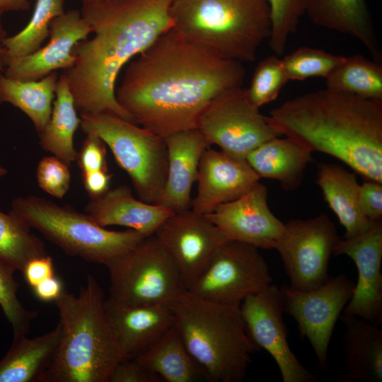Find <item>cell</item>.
Masks as SVG:
<instances>
[{"instance_id": "9", "label": "cell", "mask_w": 382, "mask_h": 382, "mask_svg": "<svg viewBox=\"0 0 382 382\" xmlns=\"http://www.w3.org/2000/svg\"><path fill=\"white\" fill-rule=\"evenodd\" d=\"M106 267L108 299L117 302L170 306L187 291L173 259L154 235L144 238Z\"/></svg>"}, {"instance_id": "14", "label": "cell", "mask_w": 382, "mask_h": 382, "mask_svg": "<svg viewBox=\"0 0 382 382\" xmlns=\"http://www.w3.org/2000/svg\"><path fill=\"white\" fill-rule=\"evenodd\" d=\"M240 311L253 343L275 361L283 382H316L318 378L298 360L287 340L280 288L273 283L246 297Z\"/></svg>"}, {"instance_id": "17", "label": "cell", "mask_w": 382, "mask_h": 382, "mask_svg": "<svg viewBox=\"0 0 382 382\" xmlns=\"http://www.w3.org/2000/svg\"><path fill=\"white\" fill-rule=\"evenodd\" d=\"M268 192L258 182L239 198L222 204L205 216L227 240L274 249L285 231V224L270 211Z\"/></svg>"}, {"instance_id": "27", "label": "cell", "mask_w": 382, "mask_h": 382, "mask_svg": "<svg viewBox=\"0 0 382 382\" xmlns=\"http://www.w3.org/2000/svg\"><path fill=\"white\" fill-rule=\"evenodd\" d=\"M60 336L58 323L53 330L39 337H13L0 360V382H40L54 357Z\"/></svg>"}, {"instance_id": "48", "label": "cell", "mask_w": 382, "mask_h": 382, "mask_svg": "<svg viewBox=\"0 0 382 382\" xmlns=\"http://www.w3.org/2000/svg\"><path fill=\"white\" fill-rule=\"evenodd\" d=\"M81 1V2H84V1H93V0H79Z\"/></svg>"}, {"instance_id": "37", "label": "cell", "mask_w": 382, "mask_h": 382, "mask_svg": "<svg viewBox=\"0 0 382 382\" xmlns=\"http://www.w3.org/2000/svg\"><path fill=\"white\" fill-rule=\"evenodd\" d=\"M271 13V32L268 39L270 50L282 55L289 37L297 29L305 13L306 0H268Z\"/></svg>"}, {"instance_id": "15", "label": "cell", "mask_w": 382, "mask_h": 382, "mask_svg": "<svg viewBox=\"0 0 382 382\" xmlns=\"http://www.w3.org/2000/svg\"><path fill=\"white\" fill-rule=\"evenodd\" d=\"M154 235L173 259L187 290L227 241L205 215L190 209L168 216Z\"/></svg>"}, {"instance_id": "34", "label": "cell", "mask_w": 382, "mask_h": 382, "mask_svg": "<svg viewBox=\"0 0 382 382\" xmlns=\"http://www.w3.org/2000/svg\"><path fill=\"white\" fill-rule=\"evenodd\" d=\"M346 57L312 47H299L282 59L289 80L326 78Z\"/></svg>"}, {"instance_id": "26", "label": "cell", "mask_w": 382, "mask_h": 382, "mask_svg": "<svg viewBox=\"0 0 382 382\" xmlns=\"http://www.w3.org/2000/svg\"><path fill=\"white\" fill-rule=\"evenodd\" d=\"M355 172L332 163L318 166L316 182L323 197L345 230L344 238L357 236L374 221L367 219L359 204V186Z\"/></svg>"}, {"instance_id": "30", "label": "cell", "mask_w": 382, "mask_h": 382, "mask_svg": "<svg viewBox=\"0 0 382 382\" xmlns=\"http://www.w3.org/2000/svg\"><path fill=\"white\" fill-rule=\"evenodd\" d=\"M58 78L57 71L36 81L16 80L0 73V103L19 108L39 134L50 118Z\"/></svg>"}, {"instance_id": "8", "label": "cell", "mask_w": 382, "mask_h": 382, "mask_svg": "<svg viewBox=\"0 0 382 382\" xmlns=\"http://www.w3.org/2000/svg\"><path fill=\"white\" fill-rule=\"evenodd\" d=\"M81 128L99 137L126 171L140 200L156 204L168 173L164 138L114 114L81 113Z\"/></svg>"}, {"instance_id": "38", "label": "cell", "mask_w": 382, "mask_h": 382, "mask_svg": "<svg viewBox=\"0 0 382 382\" xmlns=\"http://www.w3.org/2000/svg\"><path fill=\"white\" fill-rule=\"evenodd\" d=\"M36 178L38 186L46 193L62 198L70 187L69 166L54 156H45L37 164Z\"/></svg>"}, {"instance_id": "10", "label": "cell", "mask_w": 382, "mask_h": 382, "mask_svg": "<svg viewBox=\"0 0 382 382\" xmlns=\"http://www.w3.org/2000/svg\"><path fill=\"white\" fill-rule=\"evenodd\" d=\"M272 283L267 263L257 248L227 240L187 291L211 301L240 305Z\"/></svg>"}, {"instance_id": "45", "label": "cell", "mask_w": 382, "mask_h": 382, "mask_svg": "<svg viewBox=\"0 0 382 382\" xmlns=\"http://www.w3.org/2000/svg\"><path fill=\"white\" fill-rule=\"evenodd\" d=\"M30 7V0H0V10L6 11H23Z\"/></svg>"}, {"instance_id": "41", "label": "cell", "mask_w": 382, "mask_h": 382, "mask_svg": "<svg viewBox=\"0 0 382 382\" xmlns=\"http://www.w3.org/2000/svg\"><path fill=\"white\" fill-rule=\"evenodd\" d=\"M359 204L364 216L371 221L381 220L382 183L364 180L359 186Z\"/></svg>"}, {"instance_id": "18", "label": "cell", "mask_w": 382, "mask_h": 382, "mask_svg": "<svg viewBox=\"0 0 382 382\" xmlns=\"http://www.w3.org/2000/svg\"><path fill=\"white\" fill-rule=\"evenodd\" d=\"M91 28L79 10H69L50 25V41L35 52L10 59L3 74L20 81H36L58 69L68 70L74 64V46L87 39Z\"/></svg>"}, {"instance_id": "44", "label": "cell", "mask_w": 382, "mask_h": 382, "mask_svg": "<svg viewBox=\"0 0 382 382\" xmlns=\"http://www.w3.org/2000/svg\"><path fill=\"white\" fill-rule=\"evenodd\" d=\"M32 289L35 296L45 302L54 301L64 290L62 282L55 275L45 279Z\"/></svg>"}, {"instance_id": "47", "label": "cell", "mask_w": 382, "mask_h": 382, "mask_svg": "<svg viewBox=\"0 0 382 382\" xmlns=\"http://www.w3.org/2000/svg\"><path fill=\"white\" fill-rule=\"evenodd\" d=\"M6 170L0 165V178L6 175Z\"/></svg>"}, {"instance_id": "35", "label": "cell", "mask_w": 382, "mask_h": 382, "mask_svg": "<svg viewBox=\"0 0 382 382\" xmlns=\"http://www.w3.org/2000/svg\"><path fill=\"white\" fill-rule=\"evenodd\" d=\"M288 81L282 59L272 55L256 66L250 86L245 89V95L250 103L260 109L274 100Z\"/></svg>"}, {"instance_id": "28", "label": "cell", "mask_w": 382, "mask_h": 382, "mask_svg": "<svg viewBox=\"0 0 382 382\" xmlns=\"http://www.w3.org/2000/svg\"><path fill=\"white\" fill-rule=\"evenodd\" d=\"M136 359L163 381L196 382L203 373L190 354L175 323Z\"/></svg>"}, {"instance_id": "6", "label": "cell", "mask_w": 382, "mask_h": 382, "mask_svg": "<svg viewBox=\"0 0 382 382\" xmlns=\"http://www.w3.org/2000/svg\"><path fill=\"white\" fill-rule=\"evenodd\" d=\"M173 29L218 56L253 62L271 32L268 0H174Z\"/></svg>"}, {"instance_id": "11", "label": "cell", "mask_w": 382, "mask_h": 382, "mask_svg": "<svg viewBox=\"0 0 382 382\" xmlns=\"http://www.w3.org/2000/svg\"><path fill=\"white\" fill-rule=\"evenodd\" d=\"M259 110L243 87L230 90L205 107L196 129L209 146L216 144L224 152L245 158L255 148L279 136Z\"/></svg>"}, {"instance_id": "3", "label": "cell", "mask_w": 382, "mask_h": 382, "mask_svg": "<svg viewBox=\"0 0 382 382\" xmlns=\"http://www.w3.org/2000/svg\"><path fill=\"white\" fill-rule=\"evenodd\" d=\"M265 117L279 135L382 183V100L325 88L287 100Z\"/></svg>"}, {"instance_id": "2", "label": "cell", "mask_w": 382, "mask_h": 382, "mask_svg": "<svg viewBox=\"0 0 382 382\" xmlns=\"http://www.w3.org/2000/svg\"><path fill=\"white\" fill-rule=\"evenodd\" d=\"M174 0H93L81 13L94 33L73 49L76 60L66 72L80 113L108 112L133 122L115 98L123 66L173 28Z\"/></svg>"}, {"instance_id": "5", "label": "cell", "mask_w": 382, "mask_h": 382, "mask_svg": "<svg viewBox=\"0 0 382 382\" xmlns=\"http://www.w3.org/2000/svg\"><path fill=\"white\" fill-rule=\"evenodd\" d=\"M170 307L185 345L204 379L243 381L252 354L260 349L247 332L240 305L211 301L185 291Z\"/></svg>"}, {"instance_id": "40", "label": "cell", "mask_w": 382, "mask_h": 382, "mask_svg": "<svg viewBox=\"0 0 382 382\" xmlns=\"http://www.w3.org/2000/svg\"><path fill=\"white\" fill-rule=\"evenodd\" d=\"M161 378L136 359H124L113 369L108 382H162Z\"/></svg>"}, {"instance_id": "43", "label": "cell", "mask_w": 382, "mask_h": 382, "mask_svg": "<svg viewBox=\"0 0 382 382\" xmlns=\"http://www.w3.org/2000/svg\"><path fill=\"white\" fill-rule=\"evenodd\" d=\"M111 177L108 170L81 172L82 182L90 198H96L105 194L110 189Z\"/></svg>"}, {"instance_id": "7", "label": "cell", "mask_w": 382, "mask_h": 382, "mask_svg": "<svg viewBox=\"0 0 382 382\" xmlns=\"http://www.w3.org/2000/svg\"><path fill=\"white\" fill-rule=\"evenodd\" d=\"M11 207L12 214L67 255L90 262L107 266L145 238L132 229L108 230L86 213L38 196L17 197Z\"/></svg>"}, {"instance_id": "39", "label": "cell", "mask_w": 382, "mask_h": 382, "mask_svg": "<svg viewBox=\"0 0 382 382\" xmlns=\"http://www.w3.org/2000/svg\"><path fill=\"white\" fill-rule=\"evenodd\" d=\"M81 150L77 153L76 161L81 172L108 170L106 144L97 135L88 133Z\"/></svg>"}, {"instance_id": "1", "label": "cell", "mask_w": 382, "mask_h": 382, "mask_svg": "<svg viewBox=\"0 0 382 382\" xmlns=\"http://www.w3.org/2000/svg\"><path fill=\"white\" fill-rule=\"evenodd\" d=\"M243 63L222 58L173 28L131 60L115 98L135 124L162 138L196 129L218 96L241 88Z\"/></svg>"}, {"instance_id": "12", "label": "cell", "mask_w": 382, "mask_h": 382, "mask_svg": "<svg viewBox=\"0 0 382 382\" xmlns=\"http://www.w3.org/2000/svg\"><path fill=\"white\" fill-rule=\"evenodd\" d=\"M285 231L275 247L290 287L308 291L319 287L330 278L329 261L341 238L329 216L323 213L308 219H293L285 224Z\"/></svg>"}, {"instance_id": "13", "label": "cell", "mask_w": 382, "mask_h": 382, "mask_svg": "<svg viewBox=\"0 0 382 382\" xmlns=\"http://www.w3.org/2000/svg\"><path fill=\"white\" fill-rule=\"evenodd\" d=\"M355 283L346 274L330 277L318 288L299 291L280 287L284 312L296 322L310 342L320 368H328V352L335 323L351 299Z\"/></svg>"}, {"instance_id": "29", "label": "cell", "mask_w": 382, "mask_h": 382, "mask_svg": "<svg viewBox=\"0 0 382 382\" xmlns=\"http://www.w3.org/2000/svg\"><path fill=\"white\" fill-rule=\"evenodd\" d=\"M55 100L50 118L39 133L41 147L71 165L76 159L74 135L81 124L66 73L61 74L55 89Z\"/></svg>"}, {"instance_id": "31", "label": "cell", "mask_w": 382, "mask_h": 382, "mask_svg": "<svg viewBox=\"0 0 382 382\" xmlns=\"http://www.w3.org/2000/svg\"><path fill=\"white\" fill-rule=\"evenodd\" d=\"M381 65L359 54L346 57L325 78L326 88L382 100Z\"/></svg>"}, {"instance_id": "16", "label": "cell", "mask_w": 382, "mask_h": 382, "mask_svg": "<svg viewBox=\"0 0 382 382\" xmlns=\"http://www.w3.org/2000/svg\"><path fill=\"white\" fill-rule=\"evenodd\" d=\"M333 255H346L355 263L357 282L343 314L357 316L377 325L382 323V222L374 221L362 233L340 238Z\"/></svg>"}, {"instance_id": "21", "label": "cell", "mask_w": 382, "mask_h": 382, "mask_svg": "<svg viewBox=\"0 0 382 382\" xmlns=\"http://www.w3.org/2000/svg\"><path fill=\"white\" fill-rule=\"evenodd\" d=\"M168 151L166 182L156 204L174 213L191 207V191L199 161L210 146L197 129L173 133L164 138Z\"/></svg>"}, {"instance_id": "33", "label": "cell", "mask_w": 382, "mask_h": 382, "mask_svg": "<svg viewBox=\"0 0 382 382\" xmlns=\"http://www.w3.org/2000/svg\"><path fill=\"white\" fill-rule=\"evenodd\" d=\"M64 4V0H36L32 17L25 28L3 41L7 61L30 54L40 48L49 35L52 21L65 12Z\"/></svg>"}, {"instance_id": "25", "label": "cell", "mask_w": 382, "mask_h": 382, "mask_svg": "<svg viewBox=\"0 0 382 382\" xmlns=\"http://www.w3.org/2000/svg\"><path fill=\"white\" fill-rule=\"evenodd\" d=\"M245 159L260 178L278 180L288 191L300 186L306 168L313 161L312 151L286 137L263 142Z\"/></svg>"}, {"instance_id": "46", "label": "cell", "mask_w": 382, "mask_h": 382, "mask_svg": "<svg viewBox=\"0 0 382 382\" xmlns=\"http://www.w3.org/2000/svg\"><path fill=\"white\" fill-rule=\"evenodd\" d=\"M4 13L3 11L0 10V73L4 71L7 62L6 51L3 45V41L7 37L2 23Z\"/></svg>"}, {"instance_id": "24", "label": "cell", "mask_w": 382, "mask_h": 382, "mask_svg": "<svg viewBox=\"0 0 382 382\" xmlns=\"http://www.w3.org/2000/svg\"><path fill=\"white\" fill-rule=\"evenodd\" d=\"M347 371L337 382L382 381V329L354 316H340Z\"/></svg>"}, {"instance_id": "32", "label": "cell", "mask_w": 382, "mask_h": 382, "mask_svg": "<svg viewBox=\"0 0 382 382\" xmlns=\"http://www.w3.org/2000/svg\"><path fill=\"white\" fill-rule=\"evenodd\" d=\"M42 241L11 212L0 211V259L23 272L27 263L46 255Z\"/></svg>"}, {"instance_id": "19", "label": "cell", "mask_w": 382, "mask_h": 382, "mask_svg": "<svg viewBox=\"0 0 382 382\" xmlns=\"http://www.w3.org/2000/svg\"><path fill=\"white\" fill-rule=\"evenodd\" d=\"M260 179L245 158L208 147L199 161L197 194L192 200V209L210 214L219 205L243 196Z\"/></svg>"}, {"instance_id": "22", "label": "cell", "mask_w": 382, "mask_h": 382, "mask_svg": "<svg viewBox=\"0 0 382 382\" xmlns=\"http://www.w3.org/2000/svg\"><path fill=\"white\" fill-rule=\"evenodd\" d=\"M85 212L98 225L121 226L148 237L174 212L155 204L137 199L130 187L122 185L103 195L90 198Z\"/></svg>"}, {"instance_id": "42", "label": "cell", "mask_w": 382, "mask_h": 382, "mask_svg": "<svg viewBox=\"0 0 382 382\" xmlns=\"http://www.w3.org/2000/svg\"><path fill=\"white\" fill-rule=\"evenodd\" d=\"M28 284L33 288L45 279L54 275L52 258L47 254L30 260L23 270Z\"/></svg>"}, {"instance_id": "36", "label": "cell", "mask_w": 382, "mask_h": 382, "mask_svg": "<svg viewBox=\"0 0 382 382\" xmlns=\"http://www.w3.org/2000/svg\"><path fill=\"white\" fill-rule=\"evenodd\" d=\"M16 270L11 264L0 259V306L12 326L13 337H18L26 335L37 312L25 308L19 301L18 284L13 276Z\"/></svg>"}, {"instance_id": "20", "label": "cell", "mask_w": 382, "mask_h": 382, "mask_svg": "<svg viewBox=\"0 0 382 382\" xmlns=\"http://www.w3.org/2000/svg\"><path fill=\"white\" fill-rule=\"evenodd\" d=\"M105 309L123 359L140 355L175 323L171 307L165 304H129L108 299Z\"/></svg>"}, {"instance_id": "23", "label": "cell", "mask_w": 382, "mask_h": 382, "mask_svg": "<svg viewBox=\"0 0 382 382\" xmlns=\"http://www.w3.org/2000/svg\"><path fill=\"white\" fill-rule=\"evenodd\" d=\"M305 13L315 25L358 40L381 64V49L365 0H306Z\"/></svg>"}, {"instance_id": "4", "label": "cell", "mask_w": 382, "mask_h": 382, "mask_svg": "<svg viewBox=\"0 0 382 382\" xmlns=\"http://www.w3.org/2000/svg\"><path fill=\"white\" fill-rule=\"evenodd\" d=\"M102 288L91 274L78 294L63 290L54 301L61 336L40 382H108L123 359L105 309Z\"/></svg>"}]
</instances>
